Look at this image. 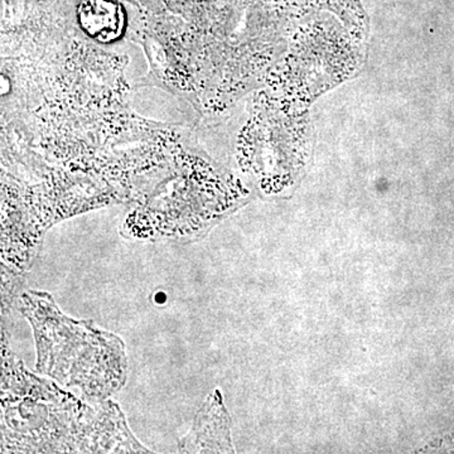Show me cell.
I'll list each match as a JSON object with an SVG mask.
<instances>
[{
    "mask_svg": "<svg viewBox=\"0 0 454 454\" xmlns=\"http://www.w3.org/2000/svg\"><path fill=\"white\" fill-rule=\"evenodd\" d=\"M22 310L35 330L38 372L89 396H109L122 387L127 361L118 337L65 317L47 293H25Z\"/></svg>",
    "mask_w": 454,
    "mask_h": 454,
    "instance_id": "cell-1",
    "label": "cell"
},
{
    "mask_svg": "<svg viewBox=\"0 0 454 454\" xmlns=\"http://www.w3.org/2000/svg\"><path fill=\"white\" fill-rule=\"evenodd\" d=\"M181 452H234L230 441V420L219 391L205 403L196 415L192 429L179 443Z\"/></svg>",
    "mask_w": 454,
    "mask_h": 454,
    "instance_id": "cell-2",
    "label": "cell"
}]
</instances>
